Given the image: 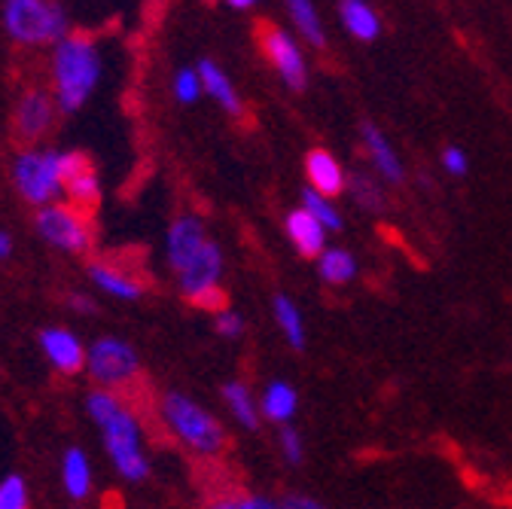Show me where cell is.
<instances>
[{
    "label": "cell",
    "instance_id": "603a6c76",
    "mask_svg": "<svg viewBox=\"0 0 512 509\" xmlns=\"http://www.w3.org/2000/svg\"><path fill=\"white\" fill-rule=\"evenodd\" d=\"M287 4V16L293 22V28L311 43V46H327V31L324 22H320V13L314 7V0H284Z\"/></svg>",
    "mask_w": 512,
    "mask_h": 509
},
{
    "label": "cell",
    "instance_id": "9c48e42d",
    "mask_svg": "<svg viewBox=\"0 0 512 509\" xmlns=\"http://www.w3.org/2000/svg\"><path fill=\"white\" fill-rule=\"evenodd\" d=\"M263 52L266 58L275 65L278 77L284 80L287 89L293 92H305L308 89V65H305V55L296 46V40L281 31V28H266L263 31Z\"/></svg>",
    "mask_w": 512,
    "mask_h": 509
},
{
    "label": "cell",
    "instance_id": "4316f807",
    "mask_svg": "<svg viewBox=\"0 0 512 509\" xmlns=\"http://www.w3.org/2000/svg\"><path fill=\"white\" fill-rule=\"evenodd\" d=\"M302 208L320 223V226H324L327 232H342V217H339V211L330 205V199L327 196H320V193H314V189L308 186L305 189V193H302Z\"/></svg>",
    "mask_w": 512,
    "mask_h": 509
},
{
    "label": "cell",
    "instance_id": "6da1fadb",
    "mask_svg": "<svg viewBox=\"0 0 512 509\" xmlns=\"http://www.w3.org/2000/svg\"><path fill=\"white\" fill-rule=\"evenodd\" d=\"M86 409L92 421L104 433V449L116 467V473L128 482H141L150 476V461L141 445V424L138 418L122 406L113 391H92L86 397Z\"/></svg>",
    "mask_w": 512,
    "mask_h": 509
},
{
    "label": "cell",
    "instance_id": "d4e9b609",
    "mask_svg": "<svg viewBox=\"0 0 512 509\" xmlns=\"http://www.w3.org/2000/svg\"><path fill=\"white\" fill-rule=\"evenodd\" d=\"M272 308H275V321H278V327L284 330L287 342H290L296 351H302V348H305V324H302V314H299L296 302L278 293V296L272 299Z\"/></svg>",
    "mask_w": 512,
    "mask_h": 509
},
{
    "label": "cell",
    "instance_id": "ffe728a7",
    "mask_svg": "<svg viewBox=\"0 0 512 509\" xmlns=\"http://www.w3.org/2000/svg\"><path fill=\"white\" fill-rule=\"evenodd\" d=\"M299 409V394L290 381H269L263 400H260V412L263 418L275 421V424H287Z\"/></svg>",
    "mask_w": 512,
    "mask_h": 509
},
{
    "label": "cell",
    "instance_id": "f1b7e54d",
    "mask_svg": "<svg viewBox=\"0 0 512 509\" xmlns=\"http://www.w3.org/2000/svg\"><path fill=\"white\" fill-rule=\"evenodd\" d=\"M0 509H28V485L22 476L0 479Z\"/></svg>",
    "mask_w": 512,
    "mask_h": 509
},
{
    "label": "cell",
    "instance_id": "cb8c5ba5",
    "mask_svg": "<svg viewBox=\"0 0 512 509\" xmlns=\"http://www.w3.org/2000/svg\"><path fill=\"white\" fill-rule=\"evenodd\" d=\"M317 272H320V278H324L327 284L342 287V284L354 281V275H357V260L351 257L348 250H342V247H330V250H324V253L317 257Z\"/></svg>",
    "mask_w": 512,
    "mask_h": 509
},
{
    "label": "cell",
    "instance_id": "5bb4252c",
    "mask_svg": "<svg viewBox=\"0 0 512 509\" xmlns=\"http://www.w3.org/2000/svg\"><path fill=\"white\" fill-rule=\"evenodd\" d=\"M360 138H363V147L369 153V162L375 165V171L388 180V183H403L406 180V168H403V159L397 156L394 144L381 135V129L375 122H363L360 125Z\"/></svg>",
    "mask_w": 512,
    "mask_h": 509
},
{
    "label": "cell",
    "instance_id": "ac0fdd59",
    "mask_svg": "<svg viewBox=\"0 0 512 509\" xmlns=\"http://www.w3.org/2000/svg\"><path fill=\"white\" fill-rule=\"evenodd\" d=\"M339 19L345 31L360 43H375L381 37V19L369 0H339Z\"/></svg>",
    "mask_w": 512,
    "mask_h": 509
},
{
    "label": "cell",
    "instance_id": "7402d4cb",
    "mask_svg": "<svg viewBox=\"0 0 512 509\" xmlns=\"http://www.w3.org/2000/svg\"><path fill=\"white\" fill-rule=\"evenodd\" d=\"M223 400L229 406V412L235 415V421L244 427V430H260V403L253 400L250 388L244 385V381H226L223 385Z\"/></svg>",
    "mask_w": 512,
    "mask_h": 509
},
{
    "label": "cell",
    "instance_id": "1f68e13d",
    "mask_svg": "<svg viewBox=\"0 0 512 509\" xmlns=\"http://www.w3.org/2000/svg\"><path fill=\"white\" fill-rule=\"evenodd\" d=\"M439 162H442V168L452 174V177H464L470 171V159H467V153L461 147H445L442 156H439Z\"/></svg>",
    "mask_w": 512,
    "mask_h": 509
},
{
    "label": "cell",
    "instance_id": "277c9868",
    "mask_svg": "<svg viewBox=\"0 0 512 509\" xmlns=\"http://www.w3.org/2000/svg\"><path fill=\"white\" fill-rule=\"evenodd\" d=\"M4 28L25 46H58L68 37V16L55 0H4Z\"/></svg>",
    "mask_w": 512,
    "mask_h": 509
},
{
    "label": "cell",
    "instance_id": "484cf974",
    "mask_svg": "<svg viewBox=\"0 0 512 509\" xmlns=\"http://www.w3.org/2000/svg\"><path fill=\"white\" fill-rule=\"evenodd\" d=\"M345 189H348V196H351L363 211H369V214L384 211V193H381V186H378L375 177H369V174H363V171H354V174H348Z\"/></svg>",
    "mask_w": 512,
    "mask_h": 509
},
{
    "label": "cell",
    "instance_id": "52a82bcc",
    "mask_svg": "<svg viewBox=\"0 0 512 509\" xmlns=\"http://www.w3.org/2000/svg\"><path fill=\"white\" fill-rule=\"evenodd\" d=\"M220 275H223V250L214 241H208L199 250V257L177 275L180 293L186 299H192V302L220 311V302H223V296H220Z\"/></svg>",
    "mask_w": 512,
    "mask_h": 509
},
{
    "label": "cell",
    "instance_id": "4fadbf2b",
    "mask_svg": "<svg viewBox=\"0 0 512 509\" xmlns=\"http://www.w3.org/2000/svg\"><path fill=\"white\" fill-rule=\"evenodd\" d=\"M40 348H43L46 360L58 372H64V375H74V372L86 369V348H83V342L71 330L46 327L40 333Z\"/></svg>",
    "mask_w": 512,
    "mask_h": 509
},
{
    "label": "cell",
    "instance_id": "8d00e7d4",
    "mask_svg": "<svg viewBox=\"0 0 512 509\" xmlns=\"http://www.w3.org/2000/svg\"><path fill=\"white\" fill-rule=\"evenodd\" d=\"M71 305H74V308H80V311H86V314H92V302H89V299L74 296V299H71Z\"/></svg>",
    "mask_w": 512,
    "mask_h": 509
},
{
    "label": "cell",
    "instance_id": "d590c367",
    "mask_svg": "<svg viewBox=\"0 0 512 509\" xmlns=\"http://www.w3.org/2000/svg\"><path fill=\"white\" fill-rule=\"evenodd\" d=\"M226 4L232 7V10H250L256 0H226Z\"/></svg>",
    "mask_w": 512,
    "mask_h": 509
},
{
    "label": "cell",
    "instance_id": "8992f818",
    "mask_svg": "<svg viewBox=\"0 0 512 509\" xmlns=\"http://www.w3.org/2000/svg\"><path fill=\"white\" fill-rule=\"evenodd\" d=\"M86 372L101 388H122L141 372V360L125 339L104 336L86 348Z\"/></svg>",
    "mask_w": 512,
    "mask_h": 509
},
{
    "label": "cell",
    "instance_id": "d6986e66",
    "mask_svg": "<svg viewBox=\"0 0 512 509\" xmlns=\"http://www.w3.org/2000/svg\"><path fill=\"white\" fill-rule=\"evenodd\" d=\"M89 278H92V284H95L101 293H107V296H113V299L138 302V299L144 296V284H141V281L128 278L125 272H119V269H113V266H107V263H95V266L89 269Z\"/></svg>",
    "mask_w": 512,
    "mask_h": 509
},
{
    "label": "cell",
    "instance_id": "ba28073f",
    "mask_svg": "<svg viewBox=\"0 0 512 509\" xmlns=\"http://www.w3.org/2000/svg\"><path fill=\"white\" fill-rule=\"evenodd\" d=\"M37 232L43 241L64 253H86L92 247V229L77 208L68 205H46L37 214Z\"/></svg>",
    "mask_w": 512,
    "mask_h": 509
},
{
    "label": "cell",
    "instance_id": "44dd1931",
    "mask_svg": "<svg viewBox=\"0 0 512 509\" xmlns=\"http://www.w3.org/2000/svg\"><path fill=\"white\" fill-rule=\"evenodd\" d=\"M61 482H64V491H68L74 500H83L89 497L92 491V467H89V455L83 449H68L64 452V461H61Z\"/></svg>",
    "mask_w": 512,
    "mask_h": 509
},
{
    "label": "cell",
    "instance_id": "5b68a950",
    "mask_svg": "<svg viewBox=\"0 0 512 509\" xmlns=\"http://www.w3.org/2000/svg\"><path fill=\"white\" fill-rule=\"evenodd\" d=\"M16 189L25 202L46 208L55 205V196L64 193L61 180V153L58 150H25L13 165Z\"/></svg>",
    "mask_w": 512,
    "mask_h": 509
},
{
    "label": "cell",
    "instance_id": "4dcf8cb0",
    "mask_svg": "<svg viewBox=\"0 0 512 509\" xmlns=\"http://www.w3.org/2000/svg\"><path fill=\"white\" fill-rule=\"evenodd\" d=\"M281 452H284V461L287 464H302V458H305V449H302V436L293 430V427H284L281 430Z\"/></svg>",
    "mask_w": 512,
    "mask_h": 509
},
{
    "label": "cell",
    "instance_id": "3957f363",
    "mask_svg": "<svg viewBox=\"0 0 512 509\" xmlns=\"http://www.w3.org/2000/svg\"><path fill=\"white\" fill-rule=\"evenodd\" d=\"M162 415L168 421V427L174 430V436L186 445L189 452L214 458L226 449V430L223 424L196 400H189L186 394L168 391L162 397Z\"/></svg>",
    "mask_w": 512,
    "mask_h": 509
},
{
    "label": "cell",
    "instance_id": "83f0119b",
    "mask_svg": "<svg viewBox=\"0 0 512 509\" xmlns=\"http://www.w3.org/2000/svg\"><path fill=\"white\" fill-rule=\"evenodd\" d=\"M171 92L180 104H192V101H199L202 98V77L196 68H180L171 80Z\"/></svg>",
    "mask_w": 512,
    "mask_h": 509
},
{
    "label": "cell",
    "instance_id": "7a4b0ae2",
    "mask_svg": "<svg viewBox=\"0 0 512 509\" xmlns=\"http://www.w3.org/2000/svg\"><path fill=\"white\" fill-rule=\"evenodd\" d=\"M52 77H55V104L61 113H77L92 95L101 77V55L98 46L83 34H68L52 55Z\"/></svg>",
    "mask_w": 512,
    "mask_h": 509
},
{
    "label": "cell",
    "instance_id": "30bf717a",
    "mask_svg": "<svg viewBox=\"0 0 512 509\" xmlns=\"http://www.w3.org/2000/svg\"><path fill=\"white\" fill-rule=\"evenodd\" d=\"M211 238L205 235V226L199 217L183 214L171 223L168 229V241H165V253H168V266L180 275L192 260L199 257V250L208 244Z\"/></svg>",
    "mask_w": 512,
    "mask_h": 509
},
{
    "label": "cell",
    "instance_id": "8fae6325",
    "mask_svg": "<svg viewBox=\"0 0 512 509\" xmlns=\"http://www.w3.org/2000/svg\"><path fill=\"white\" fill-rule=\"evenodd\" d=\"M55 95H46L40 89H31L19 98L16 107V132L25 141H40L55 122Z\"/></svg>",
    "mask_w": 512,
    "mask_h": 509
},
{
    "label": "cell",
    "instance_id": "836d02e7",
    "mask_svg": "<svg viewBox=\"0 0 512 509\" xmlns=\"http://www.w3.org/2000/svg\"><path fill=\"white\" fill-rule=\"evenodd\" d=\"M281 509H327V506L314 497H305V494H287L281 500Z\"/></svg>",
    "mask_w": 512,
    "mask_h": 509
},
{
    "label": "cell",
    "instance_id": "d6a6232c",
    "mask_svg": "<svg viewBox=\"0 0 512 509\" xmlns=\"http://www.w3.org/2000/svg\"><path fill=\"white\" fill-rule=\"evenodd\" d=\"M214 327H217V333H220V336H226V339H238V336L244 333V321H241V317H238L235 311H229V308L217 311Z\"/></svg>",
    "mask_w": 512,
    "mask_h": 509
},
{
    "label": "cell",
    "instance_id": "f546056e",
    "mask_svg": "<svg viewBox=\"0 0 512 509\" xmlns=\"http://www.w3.org/2000/svg\"><path fill=\"white\" fill-rule=\"evenodd\" d=\"M208 509H281V503L256 494H238V497H220Z\"/></svg>",
    "mask_w": 512,
    "mask_h": 509
},
{
    "label": "cell",
    "instance_id": "7c38bea8",
    "mask_svg": "<svg viewBox=\"0 0 512 509\" xmlns=\"http://www.w3.org/2000/svg\"><path fill=\"white\" fill-rule=\"evenodd\" d=\"M61 180H64V193L74 199V205L92 208L101 196L98 174L83 153H61Z\"/></svg>",
    "mask_w": 512,
    "mask_h": 509
},
{
    "label": "cell",
    "instance_id": "e0dca14e",
    "mask_svg": "<svg viewBox=\"0 0 512 509\" xmlns=\"http://www.w3.org/2000/svg\"><path fill=\"white\" fill-rule=\"evenodd\" d=\"M196 71H199V77H202V89H205V95H211L229 116H244V104H241V98H238V92H235V86H232V80L226 77V71L217 65V61H211V58H202L199 65H196Z\"/></svg>",
    "mask_w": 512,
    "mask_h": 509
},
{
    "label": "cell",
    "instance_id": "2e32d148",
    "mask_svg": "<svg viewBox=\"0 0 512 509\" xmlns=\"http://www.w3.org/2000/svg\"><path fill=\"white\" fill-rule=\"evenodd\" d=\"M287 235H290L293 247L299 250V257H305V260H317L320 253L327 250V229L320 226L305 208H296L287 214Z\"/></svg>",
    "mask_w": 512,
    "mask_h": 509
},
{
    "label": "cell",
    "instance_id": "9a60e30c",
    "mask_svg": "<svg viewBox=\"0 0 512 509\" xmlns=\"http://www.w3.org/2000/svg\"><path fill=\"white\" fill-rule=\"evenodd\" d=\"M305 174H308V183L314 193L320 196H339L345 193V183H348V174L342 168V162L330 153V150H311L305 156Z\"/></svg>",
    "mask_w": 512,
    "mask_h": 509
},
{
    "label": "cell",
    "instance_id": "e575fe53",
    "mask_svg": "<svg viewBox=\"0 0 512 509\" xmlns=\"http://www.w3.org/2000/svg\"><path fill=\"white\" fill-rule=\"evenodd\" d=\"M13 257V238L7 232H0V260H10Z\"/></svg>",
    "mask_w": 512,
    "mask_h": 509
}]
</instances>
